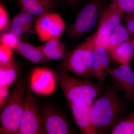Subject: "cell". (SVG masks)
<instances>
[{
  "label": "cell",
  "mask_w": 134,
  "mask_h": 134,
  "mask_svg": "<svg viewBox=\"0 0 134 134\" xmlns=\"http://www.w3.org/2000/svg\"><path fill=\"white\" fill-rule=\"evenodd\" d=\"M86 43L85 40L68 52L66 57L63 60L59 69L81 78H91L86 66L85 56Z\"/></svg>",
  "instance_id": "cell-9"
},
{
  "label": "cell",
  "mask_w": 134,
  "mask_h": 134,
  "mask_svg": "<svg viewBox=\"0 0 134 134\" xmlns=\"http://www.w3.org/2000/svg\"><path fill=\"white\" fill-rule=\"evenodd\" d=\"M19 69L15 60L5 65H0V86L10 87L18 78Z\"/></svg>",
  "instance_id": "cell-17"
},
{
  "label": "cell",
  "mask_w": 134,
  "mask_h": 134,
  "mask_svg": "<svg viewBox=\"0 0 134 134\" xmlns=\"http://www.w3.org/2000/svg\"><path fill=\"white\" fill-rule=\"evenodd\" d=\"M37 47L46 58L50 61L63 60L68 53L65 44L60 39L49 40Z\"/></svg>",
  "instance_id": "cell-14"
},
{
  "label": "cell",
  "mask_w": 134,
  "mask_h": 134,
  "mask_svg": "<svg viewBox=\"0 0 134 134\" xmlns=\"http://www.w3.org/2000/svg\"><path fill=\"white\" fill-rule=\"evenodd\" d=\"M109 133L110 134H134V111L118 120Z\"/></svg>",
  "instance_id": "cell-18"
},
{
  "label": "cell",
  "mask_w": 134,
  "mask_h": 134,
  "mask_svg": "<svg viewBox=\"0 0 134 134\" xmlns=\"http://www.w3.org/2000/svg\"><path fill=\"white\" fill-rule=\"evenodd\" d=\"M76 126L83 134H97L91 117L92 105L80 101L67 102Z\"/></svg>",
  "instance_id": "cell-10"
},
{
  "label": "cell",
  "mask_w": 134,
  "mask_h": 134,
  "mask_svg": "<svg viewBox=\"0 0 134 134\" xmlns=\"http://www.w3.org/2000/svg\"><path fill=\"white\" fill-rule=\"evenodd\" d=\"M12 49L5 45H0V65H5L14 61Z\"/></svg>",
  "instance_id": "cell-24"
},
{
  "label": "cell",
  "mask_w": 134,
  "mask_h": 134,
  "mask_svg": "<svg viewBox=\"0 0 134 134\" xmlns=\"http://www.w3.org/2000/svg\"><path fill=\"white\" fill-rule=\"evenodd\" d=\"M93 64L92 77L102 82L108 74L110 62L108 50L101 47L93 44Z\"/></svg>",
  "instance_id": "cell-13"
},
{
  "label": "cell",
  "mask_w": 134,
  "mask_h": 134,
  "mask_svg": "<svg viewBox=\"0 0 134 134\" xmlns=\"http://www.w3.org/2000/svg\"><path fill=\"white\" fill-rule=\"evenodd\" d=\"M31 91L27 86L18 134H45L41 109Z\"/></svg>",
  "instance_id": "cell-5"
},
{
  "label": "cell",
  "mask_w": 134,
  "mask_h": 134,
  "mask_svg": "<svg viewBox=\"0 0 134 134\" xmlns=\"http://www.w3.org/2000/svg\"><path fill=\"white\" fill-rule=\"evenodd\" d=\"M31 26V24H20L10 22L3 31L10 32L19 39L24 34L29 31Z\"/></svg>",
  "instance_id": "cell-22"
},
{
  "label": "cell",
  "mask_w": 134,
  "mask_h": 134,
  "mask_svg": "<svg viewBox=\"0 0 134 134\" xmlns=\"http://www.w3.org/2000/svg\"><path fill=\"white\" fill-rule=\"evenodd\" d=\"M101 0H90L80 10L68 31L70 38L76 39L91 31L103 12Z\"/></svg>",
  "instance_id": "cell-4"
},
{
  "label": "cell",
  "mask_w": 134,
  "mask_h": 134,
  "mask_svg": "<svg viewBox=\"0 0 134 134\" xmlns=\"http://www.w3.org/2000/svg\"><path fill=\"white\" fill-rule=\"evenodd\" d=\"M124 13H134V0H110Z\"/></svg>",
  "instance_id": "cell-26"
},
{
  "label": "cell",
  "mask_w": 134,
  "mask_h": 134,
  "mask_svg": "<svg viewBox=\"0 0 134 134\" xmlns=\"http://www.w3.org/2000/svg\"><path fill=\"white\" fill-rule=\"evenodd\" d=\"M20 41L18 37L10 32L6 31L1 32L0 36L1 44L9 47L12 50H15Z\"/></svg>",
  "instance_id": "cell-23"
},
{
  "label": "cell",
  "mask_w": 134,
  "mask_h": 134,
  "mask_svg": "<svg viewBox=\"0 0 134 134\" xmlns=\"http://www.w3.org/2000/svg\"><path fill=\"white\" fill-rule=\"evenodd\" d=\"M132 14V16H133V18L134 19V14Z\"/></svg>",
  "instance_id": "cell-34"
},
{
  "label": "cell",
  "mask_w": 134,
  "mask_h": 134,
  "mask_svg": "<svg viewBox=\"0 0 134 134\" xmlns=\"http://www.w3.org/2000/svg\"><path fill=\"white\" fill-rule=\"evenodd\" d=\"M56 1H58V0H56Z\"/></svg>",
  "instance_id": "cell-35"
},
{
  "label": "cell",
  "mask_w": 134,
  "mask_h": 134,
  "mask_svg": "<svg viewBox=\"0 0 134 134\" xmlns=\"http://www.w3.org/2000/svg\"><path fill=\"white\" fill-rule=\"evenodd\" d=\"M131 39L108 50L109 55L114 61L121 65H129L133 56Z\"/></svg>",
  "instance_id": "cell-16"
},
{
  "label": "cell",
  "mask_w": 134,
  "mask_h": 134,
  "mask_svg": "<svg viewBox=\"0 0 134 134\" xmlns=\"http://www.w3.org/2000/svg\"><path fill=\"white\" fill-rule=\"evenodd\" d=\"M126 26L130 35L134 38V19L132 14H129L125 17Z\"/></svg>",
  "instance_id": "cell-31"
},
{
  "label": "cell",
  "mask_w": 134,
  "mask_h": 134,
  "mask_svg": "<svg viewBox=\"0 0 134 134\" xmlns=\"http://www.w3.org/2000/svg\"><path fill=\"white\" fill-rule=\"evenodd\" d=\"M130 34L126 26L121 23L118 25L114 29L110 35V46L109 49L129 40L130 39Z\"/></svg>",
  "instance_id": "cell-19"
},
{
  "label": "cell",
  "mask_w": 134,
  "mask_h": 134,
  "mask_svg": "<svg viewBox=\"0 0 134 134\" xmlns=\"http://www.w3.org/2000/svg\"><path fill=\"white\" fill-rule=\"evenodd\" d=\"M57 74L44 67H37L32 70L29 77V87L38 95L48 96L54 93L58 85Z\"/></svg>",
  "instance_id": "cell-8"
},
{
  "label": "cell",
  "mask_w": 134,
  "mask_h": 134,
  "mask_svg": "<svg viewBox=\"0 0 134 134\" xmlns=\"http://www.w3.org/2000/svg\"><path fill=\"white\" fill-rule=\"evenodd\" d=\"M131 43H132V48H133V54L134 55V38L133 39V40H132Z\"/></svg>",
  "instance_id": "cell-33"
},
{
  "label": "cell",
  "mask_w": 134,
  "mask_h": 134,
  "mask_svg": "<svg viewBox=\"0 0 134 134\" xmlns=\"http://www.w3.org/2000/svg\"><path fill=\"white\" fill-rule=\"evenodd\" d=\"M110 35H103L96 32L92 35L93 44L103 47L108 51L110 46Z\"/></svg>",
  "instance_id": "cell-27"
},
{
  "label": "cell",
  "mask_w": 134,
  "mask_h": 134,
  "mask_svg": "<svg viewBox=\"0 0 134 134\" xmlns=\"http://www.w3.org/2000/svg\"><path fill=\"white\" fill-rule=\"evenodd\" d=\"M8 14L5 5L0 4V31H4L9 23Z\"/></svg>",
  "instance_id": "cell-28"
},
{
  "label": "cell",
  "mask_w": 134,
  "mask_h": 134,
  "mask_svg": "<svg viewBox=\"0 0 134 134\" xmlns=\"http://www.w3.org/2000/svg\"><path fill=\"white\" fill-rule=\"evenodd\" d=\"M62 3L67 6H75L79 4L83 0H59Z\"/></svg>",
  "instance_id": "cell-32"
},
{
  "label": "cell",
  "mask_w": 134,
  "mask_h": 134,
  "mask_svg": "<svg viewBox=\"0 0 134 134\" xmlns=\"http://www.w3.org/2000/svg\"><path fill=\"white\" fill-rule=\"evenodd\" d=\"M85 48V56L86 59V66L90 75L92 77L93 72V44L92 36L87 39Z\"/></svg>",
  "instance_id": "cell-21"
},
{
  "label": "cell",
  "mask_w": 134,
  "mask_h": 134,
  "mask_svg": "<svg viewBox=\"0 0 134 134\" xmlns=\"http://www.w3.org/2000/svg\"><path fill=\"white\" fill-rule=\"evenodd\" d=\"M124 104L118 94L111 89L105 90L91 106V117L97 134L107 133L122 117Z\"/></svg>",
  "instance_id": "cell-1"
},
{
  "label": "cell",
  "mask_w": 134,
  "mask_h": 134,
  "mask_svg": "<svg viewBox=\"0 0 134 134\" xmlns=\"http://www.w3.org/2000/svg\"><path fill=\"white\" fill-rule=\"evenodd\" d=\"M66 29V24L62 16L50 11L39 16L34 25L35 33L43 42L60 39Z\"/></svg>",
  "instance_id": "cell-6"
},
{
  "label": "cell",
  "mask_w": 134,
  "mask_h": 134,
  "mask_svg": "<svg viewBox=\"0 0 134 134\" xmlns=\"http://www.w3.org/2000/svg\"><path fill=\"white\" fill-rule=\"evenodd\" d=\"M109 74L113 81L124 92L126 98L134 100V72L129 65H121L113 69H110Z\"/></svg>",
  "instance_id": "cell-11"
},
{
  "label": "cell",
  "mask_w": 134,
  "mask_h": 134,
  "mask_svg": "<svg viewBox=\"0 0 134 134\" xmlns=\"http://www.w3.org/2000/svg\"><path fill=\"white\" fill-rule=\"evenodd\" d=\"M14 51L32 63L44 65L50 61L46 58L37 46L26 42L20 41Z\"/></svg>",
  "instance_id": "cell-15"
},
{
  "label": "cell",
  "mask_w": 134,
  "mask_h": 134,
  "mask_svg": "<svg viewBox=\"0 0 134 134\" xmlns=\"http://www.w3.org/2000/svg\"><path fill=\"white\" fill-rule=\"evenodd\" d=\"M26 87V82L22 77L12 85L7 102L1 112L0 133L18 134Z\"/></svg>",
  "instance_id": "cell-3"
},
{
  "label": "cell",
  "mask_w": 134,
  "mask_h": 134,
  "mask_svg": "<svg viewBox=\"0 0 134 134\" xmlns=\"http://www.w3.org/2000/svg\"><path fill=\"white\" fill-rule=\"evenodd\" d=\"M19 7L24 5H32L38 4H47L57 3L56 0H17Z\"/></svg>",
  "instance_id": "cell-30"
},
{
  "label": "cell",
  "mask_w": 134,
  "mask_h": 134,
  "mask_svg": "<svg viewBox=\"0 0 134 134\" xmlns=\"http://www.w3.org/2000/svg\"><path fill=\"white\" fill-rule=\"evenodd\" d=\"M124 14L116 5L111 3L103 10L97 32L103 35H111L114 29L121 23Z\"/></svg>",
  "instance_id": "cell-12"
},
{
  "label": "cell",
  "mask_w": 134,
  "mask_h": 134,
  "mask_svg": "<svg viewBox=\"0 0 134 134\" xmlns=\"http://www.w3.org/2000/svg\"><path fill=\"white\" fill-rule=\"evenodd\" d=\"M9 87L0 86V112L2 111L7 102L9 94Z\"/></svg>",
  "instance_id": "cell-29"
},
{
  "label": "cell",
  "mask_w": 134,
  "mask_h": 134,
  "mask_svg": "<svg viewBox=\"0 0 134 134\" xmlns=\"http://www.w3.org/2000/svg\"><path fill=\"white\" fill-rule=\"evenodd\" d=\"M56 3L47 4H38L32 5H24L20 6V11H24L35 16H40L48 12L55 7Z\"/></svg>",
  "instance_id": "cell-20"
},
{
  "label": "cell",
  "mask_w": 134,
  "mask_h": 134,
  "mask_svg": "<svg viewBox=\"0 0 134 134\" xmlns=\"http://www.w3.org/2000/svg\"><path fill=\"white\" fill-rule=\"evenodd\" d=\"M57 74L58 84L67 102L80 101L92 105L94 100L101 95L99 86L89 79L75 76L60 69Z\"/></svg>",
  "instance_id": "cell-2"
},
{
  "label": "cell",
  "mask_w": 134,
  "mask_h": 134,
  "mask_svg": "<svg viewBox=\"0 0 134 134\" xmlns=\"http://www.w3.org/2000/svg\"><path fill=\"white\" fill-rule=\"evenodd\" d=\"M41 111L45 134L76 133L65 114L54 106L44 104Z\"/></svg>",
  "instance_id": "cell-7"
},
{
  "label": "cell",
  "mask_w": 134,
  "mask_h": 134,
  "mask_svg": "<svg viewBox=\"0 0 134 134\" xmlns=\"http://www.w3.org/2000/svg\"><path fill=\"white\" fill-rule=\"evenodd\" d=\"M37 16L32 15L24 11L20 12L15 15L10 22L23 24H31Z\"/></svg>",
  "instance_id": "cell-25"
}]
</instances>
